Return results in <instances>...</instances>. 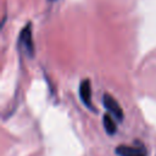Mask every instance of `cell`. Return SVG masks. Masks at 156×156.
<instances>
[{
	"mask_svg": "<svg viewBox=\"0 0 156 156\" xmlns=\"http://www.w3.org/2000/svg\"><path fill=\"white\" fill-rule=\"evenodd\" d=\"M102 122H104V127H105V130L108 133V134H115L116 133V129H117V127H116V123H115V121L112 119V117L108 115V113H106V115H104V118H102Z\"/></svg>",
	"mask_w": 156,
	"mask_h": 156,
	"instance_id": "5",
	"label": "cell"
},
{
	"mask_svg": "<svg viewBox=\"0 0 156 156\" xmlns=\"http://www.w3.org/2000/svg\"><path fill=\"white\" fill-rule=\"evenodd\" d=\"M116 154L118 156H146L145 149L143 146L119 145L116 147Z\"/></svg>",
	"mask_w": 156,
	"mask_h": 156,
	"instance_id": "2",
	"label": "cell"
},
{
	"mask_svg": "<svg viewBox=\"0 0 156 156\" xmlns=\"http://www.w3.org/2000/svg\"><path fill=\"white\" fill-rule=\"evenodd\" d=\"M79 95L85 106L91 107V84L89 79H84L79 85Z\"/></svg>",
	"mask_w": 156,
	"mask_h": 156,
	"instance_id": "4",
	"label": "cell"
},
{
	"mask_svg": "<svg viewBox=\"0 0 156 156\" xmlns=\"http://www.w3.org/2000/svg\"><path fill=\"white\" fill-rule=\"evenodd\" d=\"M102 102H104L105 108H106L107 111H110L118 121H122V119H123V111H122L119 104H118L110 94H105V95H104Z\"/></svg>",
	"mask_w": 156,
	"mask_h": 156,
	"instance_id": "1",
	"label": "cell"
},
{
	"mask_svg": "<svg viewBox=\"0 0 156 156\" xmlns=\"http://www.w3.org/2000/svg\"><path fill=\"white\" fill-rule=\"evenodd\" d=\"M20 41L22 44V46L24 48V50L27 51L28 55H32L33 54V40H32V28H30V24H27L21 34H20Z\"/></svg>",
	"mask_w": 156,
	"mask_h": 156,
	"instance_id": "3",
	"label": "cell"
}]
</instances>
